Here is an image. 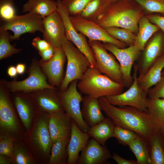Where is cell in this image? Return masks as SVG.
<instances>
[{"instance_id": "cell-5", "label": "cell", "mask_w": 164, "mask_h": 164, "mask_svg": "<svg viewBox=\"0 0 164 164\" xmlns=\"http://www.w3.org/2000/svg\"><path fill=\"white\" fill-rule=\"evenodd\" d=\"M0 29L10 30V41L19 39L23 34H33L37 31L43 33L44 28L43 18L39 15L28 12L21 15H16L12 19L0 21Z\"/></svg>"}, {"instance_id": "cell-38", "label": "cell", "mask_w": 164, "mask_h": 164, "mask_svg": "<svg viewBox=\"0 0 164 164\" xmlns=\"http://www.w3.org/2000/svg\"><path fill=\"white\" fill-rule=\"evenodd\" d=\"M147 12L164 15V0H133Z\"/></svg>"}, {"instance_id": "cell-22", "label": "cell", "mask_w": 164, "mask_h": 164, "mask_svg": "<svg viewBox=\"0 0 164 164\" xmlns=\"http://www.w3.org/2000/svg\"><path fill=\"white\" fill-rule=\"evenodd\" d=\"M82 102V116L89 127L97 124L104 119L98 98L85 95L83 97Z\"/></svg>"}, {"instance_id": "cell-20", "label": "cell", "mask_w": 164, "mask_h": 164, "mask_svg": "<svg viewBox=\"0 0 164 164\" xmlns=\"http://www.w3.org/2000/svg\"><path fill=\"white\" fill-rule=\"evenodd\" d=\"M0 126L2 129L11 133L19 131V125L13 106L6 91L0 90Z\"/></svg>"}, {"instance_id": "cell-33", "label": "cell", "mask_w": 164, "mask_h": 164, "mask_svg": "<svg viewBox=\"0 0 164 164\" xmlns=\"http://www.w3.org/2000/svg\"><path fill=\"white\" fill-rule=\"evenodd\" d=\"M10 34L8 31L0 29V60H2L20 52L22 49L12 45L10 40Z\"/></svg>"}, {"instance_id": "cell-7", "label": "cell", "mask_w": 164, "mask_h": 164, "mask_svg": "<svg viewBox=\"0 0 164 164\" xmlns=\"http://www.w3.org/2000/svg\"><path fill=\"white\" fill-rule=\"evenodd\" d=\"M78 80L72 81L66 89L60 91L59 95L65 113L74 121L82 131L87 132L90 127L85 122L82 115L80 104L83 97L77 89Z\"/></svg>"}, {"instance_id": "cell-28", "label": "cell", "mask_w": 164, "mask_h": 164, "mask_svg": "<svg viewBox=\"0 0 164 164\" xmlns=\"http://www.w3.org/2000/svg\"><path fill=\"white\" fill-rule=\"evenodd\" d=\"M138 164H151L149 142L138 135L128 145Z\"/></svg>"}, {"instance_id": "cell-17", "label": "cell", "mask_w": 164, "mask_h": 164, "mask_svg": "<svg viewBox=\"0 0 164 164\" xmlns=\"http://www.w3.org/2000/svg\"><path fill=\"white\" fill-rule=\"evenodd\" d=\"M49 115L39 117L36 122L32 134V139L42 154L48 155L52 145L49 128Z\"/></svg>"}, {"instance_id": "cell-30", "label": "cell", "mask_w": 164, "mask_h": 164, "mask_svg": "<svg viewBox=\"0 0 164 164\" xmlns=\"http://www.w3.org/2000/svg\"><path fill=\"white\" fill-rule=\"evenodd\" d=\"M70 136H64L57 139L52 145L49 161L50 164L67 163L68 155L67 148Z\"/></svg>"}, {"instance_id": "cell-46", "label": "cell", "mask_w": 164, "mask_h": 164, "mask_svg": "<svg viewBox=\"0 0 164 164\" xmlns=\"http://www.w3.org/2000/svg\"><path fill=\"white\" fill-rule=\"evenodd\" d=\"M12 162V159L10 157L4 155H0V164H10Z\"/></svg>"}, {"instance_id": "cell-4", "label": "cell", "mask_w": 164, "mask_h": 164, "mask_svg": "<svg viewBox=\"0 0 164 164\" xmlns=\"http://www.w3.org/2000/svg\"><path fill=\"white\" fill-rule=\"evenodd\" d=\"M62 47L66 57L67 64L64 78L60 87V91L66 89L72 81L80 80L91 67L87 57L67 39Z\"/></svg>"}, {"instance_id": "cell-50", "label": "cell", "mask_w": 164, "mask_h": 164, "mask_svg": "<svg viewBox=\"0 0 164 164\" xmlns=\"http://www.w3.org/2000/svg\"><path fill=\"white\" fill-rule=\"evenodd\" d=\"M164 75V71L162 72V75Z\"/></svg>"}, {"instance_id": "cell-26", "label": "cell", "mask_w": 164, "mask_h": 164, "mask_svg": "<svg viewBox=\"0 0 164 164\" xmlns=\"http://www.w3.org/2000/svg\"><path fill=\"white\" fill-rule=\"evenodd\" d=\"M57 8L54 0H28L23 5L22 12H32L43 18L57 11Z\"/></svg>"}, {"instance_id": "cell-1", "label": "cell", "mask_w": 164, "mask_h": 164, "mask_svg": "<svg viewBox=\"0 0 164 164\" xmlns=\"http://www.w3.org/2000/svg\"><path fill=\"white\" fill-rule=\"evenodd\" d=\"M98 100L102 111L116 126L131 130L149 141L155 127L147 112L130 106L116 107L110 103L105 97Z\"/></svg>"}, {"instance_id": "cell-6", "label": "cell", "mask_w": 164, "mask_h": 164, "mask_svg": "<svg viewBox=\"0 0 164 164\" xmlns=\"http://www.w3.org/2000/svg\"><path fill=\"white\" fill-rule=\"evenodd\" d=\"M133 82L126 91L114 95L105 97L108 101L114 106H130L140 111L147 112L148 98L147 94L140 87L138 82V69L134 64Z\"/></svg>"}, {"instance_id": "cell-32", "label": "cell", "mask_w": 164, "mask_h": 164, "mask_svg": "<svg viewBox=\"0 0 164 164\" xmlns=\"http://www.w3.org/2000/svg\"><path fill=\"white\" fill-rule=\"evenodd\" d=\"M147 112L155 127L164 125V99L148 98Z\"/></svg>"}, {"instance_id": "cell-48", "label": "cell", "mask_w": 164, "mask_h": 164, "mask_svg": "<svg viewBox=\"0 0 164 164\" xmlns=\"http://www.w3.org/2000/svg\"><path fill=\"white\" fill-rule=\"evenodd\" d=\"M17 73L19 74H22L25 71L26 65L23 63H18L16 67Z\"/></svg>"}, {"instance_id": "cell-10", "label": "cell", "mask_w": 164, "mask_h": 164, "mask_svg": "<svg viewBox=\"0 0 164 164\" xmlns=\"http://www.w3.org/2000/svg\"><path fill=\"white\" fill-rule=\"evenodd\" d=\"M104 47L111 52L118 60L122 74L125 87L129 88L133 82L131 75L132 67L139 57L141 51L134 45L128 47L120 48L112 43H103Z\"/></svg>"}, {"instance_id": "cell-14", "label": "cell", "mask_w": 164, "mask_h": 164, "mask_svg": "<svg viewBox=\"0 0 164 164\" xmlns=\"http://www.w3.org/2000/svg\"><path fill=\"white\" fill-rule=\"evenodd\" d=\"M44 39L55 49L62 47L67 39L64 24L59 13L56 11L43 18Z\"/></svg>"}, {"instance_id": "cell-35", "label": "cell", "mask_w": 164, "mask_h": 164, "mask_svg": "<svg viewBox=\"0 0 164 164\" xmlns=\"http://www.w3.org/2000/svg\"><path fill=\"white\" fill-rule=\"evenodd\" d=\"M138 135L131 130L115 125L113 137L117 139L120 144L128 146Z\"/></svg>"}, {"instance_id": "cell-24", "label": "cell", "mask_w": 164, "mask_h": 164, "mask_svg": "<svg viewBox=\"0 0 164 164\" xmlns=\"http://www.w3.org/2000/svg\"><path fill=\"white\" fill-rule=\"evenodd\" d=\"M164 68V55L159 58L147 72L140 78L138 77V84L141 88L147 94L149 89L155 85L162 76Z\"/></svg>"}, {"instance_id": "cell-39", "label": "cell", "mask_w": 164, "mask_h": 164, "mask_svg": "<svg viewBox=\"0 0 164 164\" xmlns=\"http://www.w3.org/2000/svg\"><path fill=\"white\" fill-rule=\"evenodd\" d=\"M16 13L14 0H0V21L12 19Z\"/></svg>"}, {"instance_id": "cell-25", "label": "cell", "mask_w": 164, "mask_h": 164, "mask_svg": "<svg viewBox=\"0 0 164 164\" xmlns=\"http://www.w3.org/2000/svg\"><path fill=\"white\" fill-rule=\"evenodd\" d=\"M159 29L157 26L151 22L146 16H142L138 22V30L134 45L142 51L150 38Z\"/></svg>"}, {"instance_id": "cell-41", "label": "cell", "mask_w": 164, "mask_h": 164, "mask_svg": "<svg viewBox=\"0 0 164 164\" xmlns=\"http://www.w3.org/2000/svg\"><path fill=\"white\" fill-rule=\"evenodd\" d=\"M147 96L149 98L151 99H164V75H162L160 80L149 89Z\"/></svg>"}, {"instance_id": "cell-15", "label": "cell", "mask_w": 164, "mask_h": 164, "mask_svg": "<svg viewBox=\"0 0 164 164\" xmlns=\"http://www.w3.org/2000/svg\"><path fill=\"white\" fill-rule=\"evenodd\" d=\"M66 59L64 51L60 47L55 49L53 56L49 60L39 62L53 87H60L63 80V68Z\"/></svg>"}, {"instance_id": "cell-21", "label": "cell", "mask_w": 164, "mask_h": 164, "mask_svg": "<svg viewBox=\"0 0 164 164\" xmlns=\"http://www.w3.org/2000/svg\"><path fill=\"white\" fill-rule=\"evenodd\" d=\"M49 128L52 145L59 138L70 136L72 119L65 112L49 114Z\"/></svg>"}, {"instance_id": "cell-8", "label": "cell", "mask_w": 164, "mask_h": 164, "mask_svg": "<svg viewBox=\"0 0 164 164\" xmlns=\"http://www.w3.org/2000/svg\"><path fill=\"white\" fill-rule=\"evenodd\" d=\"M57 11L63 20L67 39L71 42L88 59L91 67H95L96 60L94 51L86 36L75 29L71 21L70 15L61 0H56Z\"/></svg>"}, {"instance_id": "cell-43", "label": "cell", "mask_w": 164, "mask_h": 164, "mask_svg": "<svg viewBox=\"0 0 164 164\" xmlns=\"http://www.w3.org/2000/svg\"><path fill=\"white\" fill-rule=\"evenodd\" d=\"M152 23L157 26L164 33V16L152 15L146 16Z\"/></svg>"}, {"instance_id": "cell-11", "label": "cell", "mask_w": 164, "mask_h": 164, "mask_svg": "<svg viewBox=\"0 0 164 164\" xmlns=\"http://www.w3.org/2000/svg\"><path fill=\"white\" fill-rule=\"evenodd\" d=\"M71 23L77 31L81 33L90 41H98L114 44L120 48L127 45L111 36L105 29L94 22L85 19L80 15L70 16Z\"/></svg>"}, {"instance_id": "cell-40", "label": "cell", "mask_w": 164, "mask_h": 164, "mask_svg": "<svg viewBox=\"0 0 164 164\" xmlns=\"http://www.w3.org/2000/svg\"><path fill=\"white\" fill-rule=\"evenodd\" d=\"M14 142V138L10 136H1L0 154L9 156L12 159Z\"/></svg>"}, {"instance_id": "cell-31", "label": "cell", "mask_w": 164, "mask_h": 164, "mask_svg": "<svg viewBox=\"0 0 164 164\" xmlns=\"http://www.w3.org/2000/svg\"><path fill=\"white\" fill-rule=\"evenodd\" d=\"M113 2L111 0H92L80 15L85 19L94 22Z\"/></svg>"}, {"instance_id": "cell-12", "label": "cell", "mask_w": 164, "mask_h": 164, "mask_svg": "<svg viewBox=\"0 0 164 164\" xmlns=\"http://www.w3.org/2000/svg\"><path fill=\"white\" fill-rule=\"evenodd\" d=\"M39 64L36 60H33L27 78L21 81L15 80L6 82L4 85L13 92L21 91L28 92L46 88L57 89L47 83L45 76L42 73Z\"/></svg>"}, {"instance_id": "cell-27", "label": "cell", "mask_w": 164, "mask_h": 164, "mask_svg": "<svg viewBox=\"0 0 164 164\" xmlns=\"http://www.w3.org/2000/svg\"><path fill=\"white\" fill-rule=\"evenodd\" d=\"M149 143L151 164H164V136L158 127L154 128Z\"/></svg>"}, {"instance_id": "cell-2", "label": "cell", "mask_w": 164, "mask_h": 164, "mask_svg": "<svg viewBox=\"0 0 164 164\" xmlns=\"http://www.w3.org/2000/svg\"><path fill=\"white\" fill-rule=\"evenodd\" d=\"M143 9L133 0L112 2L94 22L103 28L116 27L137 33L138 22L143 16Z\"/></svg>"}, {"instance_id": "cell-9", "label": "cell", "mask_w": 164, "mask_h": 164, "mask_svg": "<svg viewBox=\"0 0 164 164\" xmlns=\"http://www.w3.org/2000/svg\"><path fill=\"white\" fill-rule=\"evenodd\" d=\"M88 42L94 54L97 69L114 81L123 83L119 63L108 53L103 43L98 41Z\"/></svg>"}, {"instance_id": "cell-49", "label": "cell", "mask_w": 164, "mask_h": 164, "mask_svg": "<svg viewBox=\"0 0 164 164\" xmlns=\"http://www.w3.org/2000/svg\"><path fill=\"white\" fill-rule=\"evenodd\" d=\"M158 128H159L160 132L164 136V124Z\"/></svg>"}, {"instance_id": "cell-34", "label": "cell", "mask_w": 164, "mask_h": 164, "mask_svg": "<svg viewBox=\"0 0 164 164\" xmlns=\"http://www.w3.org/2000/svg\"><path fill=\"white\" fill-rule=\"evenodd\" d=\"M108 33L114 38L129 46L134 45L136 35L125 29L116 27L105 28Z\"/></svg>"}, {"instance_id": "cell-37", "label": "cell", "mask_w": 164, "mask_h": 164, "mask_svg": "<svg viewBox=\"0 0 164 164\" xmlns=\"http://www.w3.org/2000/svg\"><path fill=\"white\" fill-rule=\"evenodd\" d=\"M70 16L80 15L92 0H61Z\"/></svg>"}, {"instance_id": "cell-19", "label": "cell", "mask_w": 164, "mask_h": 164, "mask_svg": "<svg viewBox=\"0 0 164 164\" xmlns=\"http://www.w3.org/2000/svg\"><path fill=\"white\" fill-rule=\"evenodd\" d=\"M56 90L46 88L33 91L32 96L38 106L49 114L65 112Z\"/></svg>"}, {"instance_id": "cell-16", "label": "cell", "mask_w": 164, "mask_h": 164, "mask_svg": "<svg viewBox=\"0 0 164 164\" xmlns=\"http://www.w3.org/2000/svg\"><path fill=\"white\" fill-rule=\"evenodd\" d=\"M112 156L105 145H102L91 138L81 151L77 164H105Z\"/></svg>"}, {"instance_id": "cell-42", "label": "cell", "mask_w": 164, "mask_h": 164, "mask_svg": "<svg viewBox=\"0 0 164 164\" xmlns=\"http://www.w3.org/2000/svg\"><path fill=\"white\" fill-rule=\"evenodd\" d=\"M32 44L36 49L39 52L46 49L50 45L46 40L44 39H42L38 36L33 39Z\"/></svg>"}, {"instance_id": "cell-13", "label": "cell", "mask_w": 164, "mask_h": 164, "mask_svg": "<svg viewBox=\"0 0 164 164\" xmlns=\"http://www.w3.org/2000/svg\"><path fill=\"white\" fill-rule=\"evenodd\" d=\"M142 51L141 58L135 64L138 78L145 75L153 64L164 55V38L162 34L157 32Z\"/></svg>"}, {"instance_id": "cell-44", "label": "cell", "mask_w": 164, "mask_h": 164, "mask_svg": "<svg viewBox=\"0 0 164 164\" xmlns=\"http://www.w3.org/2000/svg\"><path fill=\"white\" fill-rule=\"evenodd\" d=\"M54 51V49L50 45L48 48L42 51L39 52L42 58L41 60L43 61L49 60L53 56Z\"/></svg>"}, {"instance_id": "cell-18", "label": "cell", "mask_w": 164, "mask_h": 164, "mask_svg": "<svg viewBox=\"0 0 164 164\" xmlns=\"http://www.w3.org/2000/svg\"><path fill=\"white\" fill-rule=\"evenodd\" d=\"M89 138L87 133L82 131L72 119L71 134L67 148V164H77L79 153L86 147Z\"/></svg>"}, {"instance_id": "cell-45", "label": "cell", "mask_w": 164, "mask_h": 164, "mask_svg": "<svg viewBox=\"0 0 164 164\" xmlns=\"http://www.w3.org/2000/svg\"><path fill=\"white\" fill-rule=\"evenodd\" d=\"M112 158L118 164H138L136 160L125 159L115 153H113Z\"/></svg>"}, {"instance_id": "cell-29", "label": "cell", "mask_w": 164, "mask_h": 164, "mask_svg": "<svg viewBox=\"0 0 164 164\" xmlns=\"http://www.w3.org/2000/svg\"><path fill=\"white\" fill-rule=\"evenodd\" d=\"M14 102L18 114L24 125L27 129H30L33 116V107L29 101L23 95H16Z\"/></svg>"}, {"instance_id": "cell-3", "label": "cell", "mask_w": 164, "mask_h": 164, "mask_svg": "<svg viewBox=\"0 0 164 164\" xmlns=\"http://www.w3.org/2000/svg\"><path fill=\"white\" fill-rule=\"evenodd\" d=\"M77 87L81 94L98 99L120 94L125 87L123 83L114 81L95 67H90L78 80Z\"/></svg>"}, {"instance_id": "cell-47", "label": "cell", "mask_w": 164, "mask_h": 164, "mask_svg": "<svg viewBox=\"0 0 164 164\" xmlns=\"http://www.w3.org/2000/svg\"><path fill=\"white\" fill-rule=\"evenodd\" d=\"M7 72L9 76L11 77H15L18 73L16 67L14 66L9 67L7 70Z\"/></svg>"}, {"instance_id": "cell-23", "label": "cell", "mask_w": 164, "mask_h": 164, "mask_svg": "<svg viewBox=\"0 0 164 164\" xmlns=\"http://www.w3.org/2000/svg\"><path fill=\"white\" fill-rule=\"evenodd\" d=\"M115 126L112 120L107 117L97 124L90 127L87 133L90 137L104 145L108 139L113 137Z\"/></svg>"}, {"instance_id": "cell-51", "label": "cell", "mask_w": 164, "mask_h": 164, "mask_svg": "<svg viewBox=\"0 0 164 164\" xmlns=\"http://www.w3.org/2000/svg\"><path fill=\"white\" fill-rule=\"evenodd\" d=\"M112 1H118V0H111Z\"/></svg>"}, {"instance_id": "cell-36", "label": "cell", "mask_w": 164, "mask_h": 164, "mask_svg": "<svg viewBox=\"0 0 164 164\" xmlns=\"http://www.w3.org/2000/svg\"><path fill=\"white\" fill-rule=\"evenodd\" d=\"M12 162L17 164H31L33 163L32 159L22 146L14 143L12 152Z\"/></svg>"}]
</instances>
